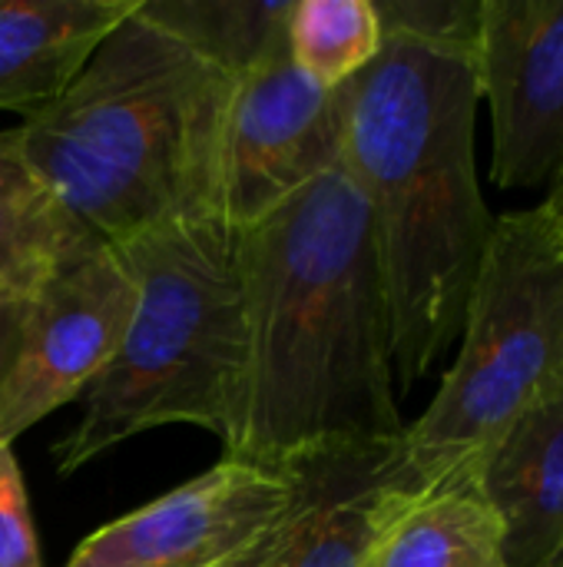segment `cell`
<instances>
[{
    "mask_svg": "<svg viewBox=\"0 0 563 567\" xmlns=\"http://www.w3.org/2000/svg\"><path fill=\"white\" fill-rule=\"evenodd\" d=\"M342 166V100L309 80L289 43L236 73L219 173V216L249 229Z\"/></svg>",
    "mask_w": 563,
    "mask_h": 567,
    "instance_id": "8992f818",
    "label": "cell"
},
{
    "mask_svg": "<svg viewBox=\"0 0 563 567\" xmlns=\"http://www.w3.org/2000/svg\"><path fill=\"white\" fill-rule=\"evenodd\" d=\"M0 567H43L27 485L7 442H0Z\"/></svg>",
    "mask_w": 563,
    "mask_h": 567,
    "instance_id": "e0dca14e",
    "label": "cell"
},
{
    "mask_svg": "<svg viewBox=\"0 0 563 567\" xmlns=\"http://www.w3.org/2000/svg\"><path fill=\"white\" fill-rule=\"evenodd\" d=\"M139 0H0V113H43Z\"/></svg>",
    "mask_w": 563,
    "mask_h": 567,
    "instance_id": "8fae6325",
    "label": "cell"
},
{
    "mask_svg": "<svg viewBox=\"0 0 563 567\" xmlns=\"http://www.w3.org/2000/svg\"><path fill=\"white\" fill-rule=\"evenodd\" d=\"M232 86L229 66L139 0L63 96L10 136L96 243L123 246L219 216Z\"/></svg>",
    "mask_w": 563,
    "mask_h": 567,
    "instance_id": "3957f363",
    "label": "cell"
},
{
    "mask_svg": "<svg viewBox=\"0 0 563 567\" xmlns=\"http://www.w3.org/2000/svg\"><path fill=\"white\" fill-rule=\"evenodd\" d=\"M544 567H563V551L561 555H554V558H551V561H548Z\"/></svg>",
    "mask_w": 563,
    "mask_h": 567,
    "instance_id": "44dd1931",
    "label": "cell"
},
{
    "mask_svg": "<svg viewBox=\"0 0 563 567\" xmlns=\"http://www.w3.org/2000/svg\"><path fill=\"white\" fill-rule=\"evenodd\" d=\"M20 326H23V306H0V392L7 385V375L20 349Z\"/></svg>",
    "mask_w": 563,
    "mask_h": 567,
    "instance_id": "d6986e66",
    "label": "cell"
},
{
    "mask_svg": "<svg viewBox=\"0 0 563 567\" xmlns=\"http://www.w3.org/2000/svg\"><path fill=\"white\" fill-rule=\"evenodd\" d=\"M133 299L119 249L93 239L23 306L20 349L0 392V442L13 445L90 392L123 342Z\"/></svg>",
    "mask_w": 563,
    "mask_h": 567,
    "instance_id": "52a82bcc",
    "label": "cell"
},
{
    "mask_svg": "<svg viewBox=\"0 0 563 567\" xmlns=\"http://www.w3.org/2000/svg\"><path fill=\"white\" fill-rule=\"evenodd\" d=\"M362 567H511L504 525L478 475L411 495L375 538Z\"/></svg>",
    "mask_w": 563,
    "mask_h": 567,
    "instance_id": "4fadbf2b",
    "label": "cell"
},
{
    "mask_svg": "<svg viewBox=\"0 0 563 567\" xmlns=\"http://www.w3.org/2000/svg\"><path fill=\"white\" fill-rule=\"evenodd\" d=\"M302 508H305V475H302V495H299V502L275 525H269L249 545H242L239 551H232L229 558H222V561H216V565L209 567H282V561L289 558V551L295 545V535H299V525H302Z\"/></svg>",
    "mask_w": 563,
    "mask_h": 567,
    "instance_id": "ac0fdd59",
    "label": "cell"
},
{
    "mask_svg": "<svg viewBox=\"0 0 563 567\" xmlns=\"http://www.w3.org/2000/svg\"><path fill=\"white\" fill-rule=\"evenodd\" d=\"M504 525L511 567H544L563 551V389L528 409L478 468Z\"/></svg>",
    "mask_w": 563,
    "mask_h": 567,
    "instance_id": "7c38bea8",
    "label": "cell"
},
{
    "mask_svg": "<svg viewBox=\"0 0 563 567\" xmlns=\"http://www.w3.org/2000/svg\"><path fill=\"white\" fill-rule=\"evenodd\" d=\"M93 236L0 133V306H27Z\"/></svg>",
    "mask_w": 563,
    "mask_h": 567,
    "instance_id": "5bb4252c",
    "label": "cell"
},
{
    "mask_svg": "<svg viewBox=\"0 0 563 567\" xmlns=\"http://www.w3.org/2000/svg\"><path fill=\"white\" fill-rule=\"evenodd\" d=\"M378 13V56L338 90L342 169L372 219L408 392L458 342L494 226L475 163L478 0H382Z\"/></svg>",
    "mask_w": 563,
    "mask_h": 567,
    "instance_id": "6da1fadb",
    "label": "cell"
},
{
    "mask_svg": "<svg viewBox=\"0 0 563 567\" xmlns=\"http://www.w3.org/2000/svg\"><path fill=\"white\" fill-rule=\"evenodd\" d=\"M402 435L329 449L299 462L305 475V508L282 567L365 565L395 512L428 488L411 468Z\"/></svg>",
    "mask_w": 563,
    "mask_h": 567,
    "instance_id": "30bf717a",
    "label": "cell"
},
{
    "mask_svg": "<svg viewBox=\"0 0 563 567\" xmlns=\"http://www.w3.org/2000/svg\"><path fill=\"white\" fill-rule=\"evenodd\" d=\"M133 276L123 342L83 395V415L56 445L70 475L163 425L236 435L246 379L242 229L222 216L149 229L116 246Z\"/></svg>",
    "mask_w": 563,
    "mask_h": 567,
    "instance_id": "277c9868",
    "label": "cell"
},
{
    "mask_svg": "<svg viewBox=\"0 0 563 567\" xmlns=\"http://www.w3.org/2000/svg\"><path fill=\"white\" fill-rule=\"evenodd\" d=\"M475 66L494 186H551L563 166V0H478Z\"/></svg>",
    "mask_w": 563,
    "mask_h": 567,
    "instance_id": "ba28073f",
    "label": "cell"
},
{
    "mask_svg": "<svg viewBox=\"0 0 563 567\" xmlns=\"http://www.w3.org/2000/svg\"><path fill=\"white\" fill-rule=\"evenodd\" d=\"M385 27L372 0H295L285 43L295 66L325 90H342L382 50Z\"/></svg>",
    "mask_w": 563,
    "mask_h": 567,
    "instance_id": "9a60e30c",
    "label": "cell"
},
{
    "mask_svg": "<svg viewBox=\"0 0 563 567\" xmlns=\"http://www.w3.org/2000/svg\"><path fill=\"white\" fill-rule=\"evenodd\" d=\"M153 10L196 40L209 56H216L232 73L246 70L252 60L285 43L289 3L275 0H236V3H159Z\"/></svg>",
    "mask_w": 563,
    "mask_h": 567,
    "instance_id": "2e32d148",
    "label": "cell"
},
{
    "mask_svg": "<svg viewBox=\"0 0 563 567\" xmlns=\"http://www.w3.org/2000/svg\"><path fill=\"white\" fill-rule=\"evenodd\" d=\"M299 495V468L222 458L163 498L96 528L66 567H209L275 525Z\"/></svg>",
    "mask_w": 563,
    "mask_h": 567,
    "instance_id": "9c48e42d",
    "label": "cell"
},
{
    "mask_svg": "<svg viewBox=\"0 0 563 567\" xmlns=\"http://www.w3.org/2000/svg\"><path fill=\"white\" fill-rule=\"evenodd\" d=\"M458 346L402 435L425 485L478 475L508 429L563 389V243L541 206L494 216Z\"/></svg>",
    "mask_w": 563,
    "mask_h": 567,
    "instance_id": "5b68a950",
    "label": "cell"
},
{
    "mask_svg": "<svg viewBox=\"0 0 563 567\" xmlns=\"http://www.w3.org/2000/svg\"><path fill=\"white\" fill-rule=\"evenodd\" d=\"M541 209H544V216L551 219V226L557 229V236H561L563 243V166L561 173L554 176V183L548 186V199L541 203Z\"/></svg>",
    "mask_w": 563,
    "mask_h": 567,
    "instance_id": "ffe728a7",
    "label": "cell"
},
{
    "mask_svg": "<svg viewBox=\"0 0 563 567\" xmlns=\"http://www.w3.org/2000/svg\"><path fill=\"white\" fill-rule=\"evenodd\" d=\"M246 379L222 458L295 468L405 432L368 209L338 166L242 229Z\"/></svg>",
    "mask_w": 563,
    "mask_h": 567,
    "instance_id": "7a4b0ae2",
    "label": "cell"
}]
</instances>
